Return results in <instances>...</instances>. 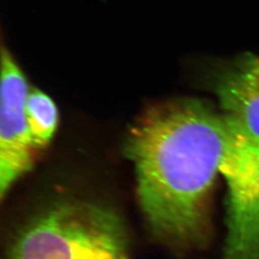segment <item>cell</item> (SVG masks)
<instances>
[{
    "label": "cell",
    "instance_id": "obj_1",
    "mask_svg": "<svg viewBox=\"0 0 259 259\" xmlns=\"http://www.w3.org/2000/svg\"><path fill=\"white\" fill-rule=\"evenodd\" d=\"M233 132L224 115L194 100L148 108L127 137L138 201L157 237L177 247L201 244L208 234V201Z\"/></svg>",
    "mask_w": 259,
    "mask_h": 259
},
{
    "label": "cell",
    "instance_id": "obj_2",
    "mask_svg": "<svg viewBox=\"0 0 259 259\" xmlns=\"http://www.w3.org/2000/svg\"><path fill=\"white\" fill-rule=\"evenodd\" d=\"M13 259H130L119 215L97 203L55 204L30 222L11 247Z\"/></svg>",
    "mask_w": 259,
    "mask_h": 259
},
{
    "label": "cell",
    "instance_id": "obj_3",
    "mask_svg": "<svg viewBox=\"0 0 259 259\" xmlns=\"http://www.w3.org/2000/svg\"><path fill=\"white\" fill-rule=\"evenodd\" d=\"M232 132L221 170L229 191L228 235L221 259H259V140Z\"/></svg>",
    "mask_w": 259,
    "mask_h": 259
},
{
    "label": "cell",
    "instance_id": "obj_4",
    "mask_svg": "<svg viewBox=\"0 0 259 259\" xmlns=\"http://www.w3.org/2000/svg\"><path fill=\"white\" fill-rule=\"evenodd\" d=\"M29 91L24 74L7 49L1 54L0 196L32 169L37 149L26 117Z\"/></svg>",
    "mask_w": 259,
    "mask_h": 259
},
{
    "label": "cell",
    "instance_id": "obj_5",
    "mask_svg": "<svg viewBox=\"0 0 259 259\" xmlns=\"http://www.w3.org/2000/svg\"><path fill=\"white\" fill-rule=\"evenodd\" d=\"M213 87L235 132L259 140V57L243 55L223 66Z\"/></svg>",
    "mask_w": 259,
    "mask_h": 259
},
{
    "label": "cell",
    "instance_id": "obj_6",
    "mask_svg": "<svg viewBox=\"0 0 259 259\" xmlns=\"http://www.w3.org/2000/svg\"><path fill=\"white\" fill-rule=\"evenodd\" d=\"M26 117L32 139L37 149L45 148L52 141L58 125V110L49 96L33 90L28 95Z\"/></svg>",
    "mask_w": 259,
    "mask_h": 259
}]
</instances>
